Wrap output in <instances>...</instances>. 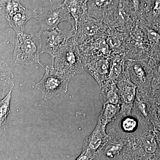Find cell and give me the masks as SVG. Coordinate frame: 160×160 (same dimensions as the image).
Instances as JSON below:
<instances>
[{
    "label": "cell",
    "instance_id": "f546056e",
    "mask_svg": "<svg viewBox=\"0 0 160 160\" xmlns=\"http://www.w3.org/2000/svg\"><path fill=\"white\" fill-rule=\"evenodd\" d=\"M155 103L158 109H160V84H152Z\"/></svg>",
    "mask_w": 160,
    "mask_h": 160
},
{
    "label": "cell",
    "instance_id": "8992f818",
    "mask_svg": "<svg viewBox=\"0 0 160 160\" xmlns=\"http://www.w3.org/2000/svg\"><path fill=\"white\" fill-rule=\"evenodd\" d=\"M129 79L138 87L152 86L154 61L148 57L142 59L126 61Z\"/></svg>",
    "mask_w": 160,
    "mask_h": 160
},
{
    "label": "cell",
    "instance_id": "4dcf8cb0",
    "mask_svg": "<svg viewBox=\"0 0 160 160\" xmlns=\"http://www.w3.org/2000/svg\"><path fill=\"white\" fill-rule=\"evenodd\" d=\"M149 1H150V0H145V2H146V4H147V3H148V2H149Z\"/></svg>",
    "mask_w": 160,
    "mask_h": 160
},
{
    "label": "cell",
    "instance_id": "7402d4cb",
    "mask_svg": "<svg viewBox=\"0 0 160 160\" xmlns=\"http://www.w3.org/2000/svg\"><path fill=\"white\" fill-rule=\"evenodd\" d=\"M99 99L102 105L111 104L121 106V100L116 84L108 83L101 88Z\"/></svg>",
    "mask_w": 160,
    "mask_h": 160
},
{
    "label": "cell",
    "instance_id": "cb8c5ba5",
    "mask_svg": "<svg viewBox=\"0 0 160 160\" xmlns=\"http://www.w3.org/2000/svg\"><path fill=\"white\" fill-rule=\"evenodd\" d=\"M102 106L98 119L103 125L107 126L114 122L120 115L121 105L106 104Z\"/></svg>",
    "mask_w": 160,
    "mask_h": 160
},
{
    "label": "cell",
    "instance_id": "7a4b0ae2",
    "mask_svg": "<svg viewBox=\"0 0 160 160\" xmlns=\"http://www.w3.org/2000/svg\"><path fill=\"white\" fill-rule=\"evenodd\" d=\"M40 31L34 34H29L23 32L16 36L13 59L15 62L23 65L40 62L42 54L40 40Z\"/></svg>",
    "mask_w": 160,
    "mask_h": 160
},
{
    "label": "cell",
    "instance_id": "7c38bea8",
    "mask_svg": "<svg viewBox=\"0 0 160 160\" xmlns=\"http://www.w3.org/2000/svg\"><path fill=\"white\" fill-rule=\"evenodd\" d=\"M106 128L98 119L94 130L84 140L82 152L77 160H95L98 152L107 139Z\"/></svg>",
    "mask_w": 160,
    "mask_h": 160
},
{
    "label": "cell",
    "instance_id": "4316f807",
    "mask_svg": "<svg viewBox=\"0 0 160 160\" xmlns=\"http://www.w3.org/2000/svg\"><path fill=\"white\" fill-rule=\"evenodd\" d=\"M122 118L120 123L121 131L129 134L137 130L139 126V121L137 118L132 115Z\"/></svg>",
    "mask_w": 160,
    "mask_h": 160
},
{
    "label": "cell",
    "instance_id": "ba28073f",
    "mask_svg": "<svg viewBox=\"0 0 160 160\" xmlns=\"http://www.w3.org/2000/svg\"><path fill=\"white\" fill-rule=\"evenodd\" d=\"M157 112L152 86L137 87L132 115L137 118L139 122L150 123V118Z\"/></svg>",
    "mask_w": 160,
    "mask_h": 160
},
{
    "label": "cell",
    "instance_id": "2e32d148",
    "mask_svg": "<svg viewBox=\"0 0 160 160\" xmlns=\"http://www.w3.org/2000/svg\"><path fill=\"white\" fill-rule=\"evenodd\" d=\"M111 57L110 72L106 84L108 83L117 84L128 78L126 60L119 55H113Z\"/></svg>",
    "mask_w": 160,
    "mask_h": 160
},
{
    "label": "cell",
    "instance_id": "5bb4252c",
    "mask_svg": "<svg viewBox=\"0 0 160 160\" xmlns=\"http://www.w3.org/2000/svg\"><path fill=\"white\" fill-rule=\"evenodd\" d=\"M121 100L120 115L122 117L132 115V110L135 100L137 86L129 78L117 83Z\"/></svg>",
    "mask_w": 160,
    "mask_h": 160
},
{
    "label": "cell",
    "instance_id": "484cf974",
    "mask_svg": "<svg viewBox=\"0 0 160 160\" xmlns=\"http://www.w3.org/2000/svg\"><path fill=\"white\" fill-rule=\"evenodd\" d=\"M21 0H0V15L8 21L12 15L25 9Z\"/></svg>",
    "mask_w": 160,
    "mask_h": 160
},
{
    "label": "cell",
    "instance_id": "52a82bcc",
    "mask_svg": "<svg viewBox=\"0 0 160 160\" xmlns=\"http://www.w3.org/2000/svg\"><path fill=\"white\" fill-rule=\"evenodd\" d=\"M37 20L41 26V31L55 29L63 22H69L75 29V21L63 3L56 4L40 9Z\"/></svg>",
    "mask_w": 160,
    "mask_h": 160
},
{
    "label": "cell",
    "instance_id": "83f0119b",
    "mask_svg": "<svg viewBox=\"0 0 160 160\" xmlns=\"http://www.w3.org/2000/svg\"><path fill=\"white\" fill-rule=\"evenodd\" d=\"M12 91L9 92L5 97L0 100V127L6 122L7 117L10 112Z\"/></svg>",
    "mask_w": 160,
    "mask_h": 160
},
{
    "label": "cell",
    "instance_id": "603a6c76",
    "mask_svg": "<svg viewBox=\"0 0 160 160\" xmlns=\"http://www.w3.org/2000/svg\"><path fill=\"white\" fill-rule=\"evenodd\" d=\"M121 5L126 14L135 22L142 14L146 2L145 0H121Z\"/></svg>",
    "mask_w": 160,
    "mask_h": 160
},
{
    "label": "cell",
    "instance_id": "3957f363",
    "mask_svg": "<svg viewBox=\"0 0 160 160\" xmlns=\"http://www.w3.org/2000/svg\"><path fill=\"white\" fill-rule=\"evenodd\" d=\"M82 57L79 47L75 42L74 37L58 50L52 65L71 78L85 71Z\"/></svg>",
    "mask_w": 160,
    "mask_h": 160
},
{
    "label": "cell",
    "instance_id": "d4e9b609",
    "mask_svg": "<svg viewBox=\"0 0 160 160\" xmlns=\"http://www.w3.org/2000/svg\"><path fill=\"white\" fill-rule=\"evenodd\" d=\"M63 3L74 19L75 27L79 18L87 11V2L86 0H65Z\"/></svg>",
    "mask_w": 160,
    "mask_h": 160
},
{
    "label": "cell",
    "instance_id": "4fadbf2b",
    "mask_svg": "<svg viewBox=\"0 0 160 160\" xmlns=\"http://www.w3.org/2000/svg\"><path fill=\"white\" fill-rule=\"evenodd\" d=\"M121 0H89L87 12L90 17L105 24L115 14Z\"/></svg>",
    "mask_w": 160,
    "mask_h": 160
},
{
    "label": "cell",
    "instance_id": "d6a6232c",
    "mask_svg": "<svg viewBox=\"0 0 160 160\" xmlns=\"http://www.w3.org/2000/svg\"><path fill=\"white\" fill-rule=\"evenodd\" d=\"M86 2H88V1H89V0H86Z\"/></svg>",
    "mask_w": 160,
    "mask_h": 160
},
{
    "label": "cell",
    "instance_id": "f1b7e54d",
    "mask_svg": "<svg viewBox=\"0 0 160 160\" xmlns=\"http://www.w3.org/2000/svg\"><path fill=\"white\" fill-rule=\"evenodd\" d=\"M153 60L154 65L152 84H160V56Z\"/></svg>",
    "mask_w": 160,
    "mask_h": 160
},
{
    "label": "cell",
    "instance_id": "9c48e42d",
    "mask_svg": "<svg viewBox=\"0 0 160 160\" xmlns=\"http://www.w3.org/2000/svg\"><path fill=\"white\" fill-rule=\"evenodd\" d=\"M39 31L42 54H49L52 60L58 50L74 37L75 35V29L72 28L69 30L57 27L52 30Z\"/></svg>",
    "mask_w": 160,
    "mask_h": 160
},
{
    "label": "cell",
    "instance_id": "e0dca14e",
    "mask_svg": "<svg viewBox=\"0 0 160 160\" xmlns=\"http://www.w3.org/2000/svg\"><path fill=\"white\" fill-rule=\"evenodd\" d=\"M79 47L82 55L97 56L106 57L111 56L110 49L106 42V35L99 38L93 42L79 46Z\"/></svg>",
    "mask_w": 160,
    "mask_h": 160
},
{
    "label": "cell",
    "instance_id": "277c9868",
    "mask_svg": "<svg viewBox=\"0 0 160 160\" xmlns=\"http://www.w3.org/2000/svg\"><path fill=\"white\" fill-rule=\"evenodd\" d=\"M71 78L53 66L47 65L42 79L35 87L41 92L44 101L58 97L68 91V86Z\"/></svg>",
    "mask_w": 160,
    "mask_h": 160
},
{
    "label": "cell",
    "instance_id": "9a60e30c",
    "mask_svg": "<svg viewBox=\"0 0 160 160\" xmlns=\"http://www.w3.org/2000/svg\"><path fill=\"white\" fill-rule=\"evenodd\" d=\"M129 36V32L117 29H108L106 31V39L111 56L119 55L122 56L126 49Z\"/></svg>",
    "mask_w": 160,
    "mask_h": 160
},
{
    "label": "cell",
    "instance_id": "d6986e66",
    "mask_svg": "<svg viewBox=\"0 0 160 160\" xmlns=\"http://www.w3.org/2000/svg\"><path fill=\"white\" fill-rule=\"evenodd\" d=\"M38 13L35 10H29L25 8L12 15L8 19L9 26L12 28L16 34L25 31L26 23L32 18H37Z\"/></svg>",
    "mask_w": 160,
    "mask_h": 160
},
{
    "label": "cell",
    "instance_id": "ac0fdd59",
    "mask_svg": "<svg viewBox=\"0 0 160 160\" xmlns=\"http://www.w3.org/2000/svg\"><path fill=\"white\" fill-rule=\"evenodd\" d=\"M140 19L149 41V56L154 59L160 56V26H152Z\"/></svg>",
    "mask_w": 160,
    "mask_h": 160
},
{
    "label": "cell",
    "instance_id": "5b68a950",
    "mask_svg": "<svg viewBox=\"0 0 160 160\" xmlns=\"http://www.w3.org/2000/svg\"><path fill=\"white\" fill-rule=\"evenodd\" d=\"M108 29L104 23L90 17L86 11L79 18L75 27V42L79 46L88 44L105 36Z\"/></svg>",
    "mask_w": 160,
    "mask_h": 160
},
{
    "label": "cell",
    "instance_id": "8fae6325",
    "mask_svg": "<svg viewBox=\"0 0 160 160\" xmlns=\"http://www.w3.org/2000/svg\"><path fill=\"white\" fill-rule=\"evenodd\" d=\"M111 57L84 56L82 62L84 70L97 82L100 88L106 84L110 72Z\"/></svg>",
    "mask_w": 160,
    "mask_h": 160
},
{
    "label": "cell",
    "instance_id": "44dd1931",
    "mask_svg": "<svg viewBox=\"0 0 160 160\" xmlns=\"http://www.w3.org/2000/svg\"><path fill=\"white\" fill-rule=\"evenodd\" d=\"M140 19L152 26H160V0H150Z\"/></svg>",
    "mask_w": 160,
    "mask_h": 160
},
{
    "label": "cell",
    "instance_id": "ffe728a7",
    "mask_svg": "<svg viewBox=\"0 0 160 160\" xmlns=\"http://www.w3.org/2000/svg\"><path fill=\"white\" fill-rule=\"evenodd\" d=\"M14 86V77L7 63L0 59V100L12 91Z\"/></svg>",
    "mask_w": 160,
    "mask_h": 160
},
{
    "label": "cell",
    "instance_id": "1f68e13d",
    "mask_svg": "<svg viewBox=\"0 0 160 160\" xmlns=\"http://www.w3.org/2000/svg\"><path fill=\"white\" fill-rule=\"evenodd\" d=\"M49 2H50L52 3V0H49Z\"/></svg>",
    "mask_w": 160,
    "mask_h": 160
},
{
    "label": "cell",
    "instance_id": "30bf717a",
    "mask_svg": "<svg viewBox=\"0 0 160 160\" xmlns=\"http://www.w3.org/2000/svg\"><path fill=\"white\" fill-rule=\"evenodd\" d=\"M127 143V133L115 129H110L107 139L98 152L95 160H122Z\"/></svg>",
    "mask_w": 160,
    "mask_h": 160
},
{
    "label": "cell",
    "instance_id": "6da1fadb",
    "mask_svg": "<svg viewBox=\"0 0 160 160\" xmlns=\"http://www.w3.org/2000/svg\"><path fill=\"white\" fill-rule=\"evenodd\" d=\"M126 160H160V146L151 123L139 122L138 129L127 134Z\"/></svg>",
    "mask_w": 160,
    "mask_h": 160
}]
</instances>
